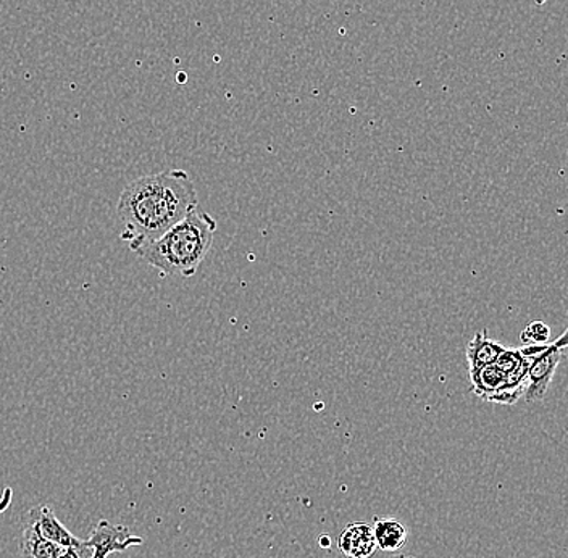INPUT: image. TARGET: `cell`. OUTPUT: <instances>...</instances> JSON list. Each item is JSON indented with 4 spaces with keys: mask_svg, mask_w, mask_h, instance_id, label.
Segmentation results:
<instances>
[{
    "mask_svg": "<svg viewBox=\"0 0 568 558\" xmlns=\"http://www.w3.org/2000/svg\"><path fill=\"white\" fill-rule=\"evenodd\" d=\"M86 544L94 547V550L110 556L114 553H125L131 546H141L142 539L140 536H133L123 524H111L103 520L91 531Z\"/></svg>",
    "mask_w": 568,
    "mask_h": 558,
    "instance_id": "277c9868",
    "label": "cell"
},
{
    "mask_svg": "<svg viewBox=\"0 0 568 558\" xmlns=\"http://www.w3.org/2000/svg\"><path fill=\"white\" fill-rule=\"evenodd\" d=\"M26 524L35 527L44 539L50 541V543L60 547L74 546V544L81 541L59 522L56 512L49 506H39L29 510L28 515H26Z\"/></svg>",
    "mask_w": 568,
    "mask_h": 558,
    "instance_id": "5b68a950",
    "label": "cell"
},
{
    "mask_svg": "<svg viewBox=\"0 0 568 558\" xmlns=\"http://www.w3.org/2000/svg\"><path fill=\"white\" fill-rule=\"evenodd\" d=\"M216 219L196 207L154 241L133 252L164 276L192 278L212 249Z\"/></svg>",
    "mask_w": 568,
    "mask_h": 558,
    "instance_id": "7a4b0ae2",
    "label": "cell"
},
{
    "mask_svg": "<svg viewBox=\"0 0 568 558\" xmlns=\"http://www.w3.org/2000/svg\"><path fill=\"white\" fill-rule=\"evenodd\" d=\"M470 378H472L473 392L483 401L488 402L506 381L502 371L495 364L486 365V367L473 371V373H470Z\"/></svg>",
    "mask_w": 568,
    "mask_h": 558,
    "instance_id": "30bf717a",
    "label": "cell"
},
{
    "mask_svg": "<svg viewBox=\"0 0 568 558\" xmlns=\"http://www.w3.org/2000/svg\"><path fill=\"white\" fill-rule=\"evenodd\" d=\"M94 547L86 544V541H80L74 546L63 547L59 558H93Z\"/></svg>",
    "mask_w": 568,
    "mask_h": 558,
    "instance_id": "7c38bea8",
    "label": "cell"
},
{
    "mask_svg": "<svg viewBox=\"0 0 568 558\" xmlns=\"http://www.w3.org/2000/svg\"><path fill=\"white\" fill-rule=\"evenodd\" d=\"M199 207V195L188 171L171 168L145 175L121 191L117 213L121 239L131 252L164 235Z\"/></svg>",
    "mask_w": 568,
    "mask_h": 558,
    "instance_id": "6da1fadb",
    "label": "cell"
},
{
    "mask_svg": "<svg viewBox=\"0 0 568 558\" xmlns=\"http://www.w3.org/2000/svg\"><path fill=\"white\" fill-rule=\"evenodd\" d=\"M504 349L506 347L502 344L496 343L488 336V331H478L473 340L466 344L465 357L470 373L486 367V365L495 364Z\"/></svg>",
    "mask_w": 568,
    "mask_h": 558,
    "instance_id": "52a82bcc",
    "label": "cell"
},
{
    "mask_svg": "<svg viewBox=\"0 0 568 558\" xmlns=\"http://www.w3.org/2000/svg\"><path fill=\"white\" fill-rule=\"evenodd\" d=\"M522 343L525 346H541V344H547L551 340V328L547 327L543 321H532L526 324L525 330L522 331L520 336Z\"/></svg>",
    "mask_w": 568,
    "mask_h": 558,
    "instance_id": "8fae6325",
    "label": "cell"
},
{
    "mask_svg": "<svg viewBox=\"0 0 568 558\" xmlns=\"http://www.w3.org/2000/svg\"><path fill=\"white\" fill-rule=\"evenodd\" d=\"M63 547L44 539L35 527L25 523L20 537V553L22 558H59Z\"/></svg>",
    "mask_w": 568,
    "mask_h": 558,
    "instance_id": "9c48e42d",
    "label": "cell"
},
{
    "mask_svg": "<svg viewBox=\"0 0 568 558\" xmlns=\"http://www.w3.org/2000/svg\"><path fill=\"white\" fill-rule=\"evenodd\" d=\"M374 536L377 547L383 553L401 550L407 543V530L404 524L394 519L375 520Z\"/></svg>",
    "mask_w": 568,
    "mask_h": 558,
    "instance_id": "ba28073f",
    "label": "cell"
},
{
    "mask_svg": "<svg viewBox=\"0 0 568 558\" xmlns=\"http://www.w3.org/2000/svg\"><path fill=\"white\" fill-rule=\"evenodd\" d=\"M320 546L328 549L331 546L330 536H320Z\"/></svg>",
    "mask_w": 568,
    "mask_h": 558,
    "instance_id": "4fadbf2b",
    "label": "cell"
},
{
    "mask_svg": "<svg viewBox=\"0 0 568 558\" xmlns=\"http://www.w3.org/2000/svg\"><path fill=\"white\" fill-rule=\"evenodd\" d=\"M567 346V333H564L556 343L525 346L520 349L523 357L529 360L525 391H523L526 402L543 401L546 397L547 389L553 383L554 375Z\"/></svg>",
    "mask_w": 568,
    "mask_h": 558,
    "instance_id": "3957f363",
    "label": "cell"
},
{
    "mask_svg": "<svg viewBox=\"0 0 568 558\" xmlns=\"http://www.w3.org/2000/svg\"><path fill=\"white\" fill-rule=\"evenodd\" d=\"M338 546L341 553L350 558H370L378 549L374 527L364 522L346 526V530L341 533Z\"/></svg>",
    "mask_w": 568,
    "mask_h": 558,
    "instance_id": "8992f818",
    "label": "cell"
}]
</instances>
